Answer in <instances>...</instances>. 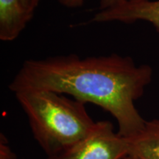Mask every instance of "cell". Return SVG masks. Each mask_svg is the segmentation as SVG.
<instances>
[{
	"mask_svg": "<svg viewBox=\"0 0 159 159\" xmlns=\"http://www.w3.org/2000/svg\"><path fill=\"white\" fill-rule=\"evenodd\" d=\"M153 71L148 64L137 65L130 56L113 53L81 57L75 54L25 61L8 85L12 92L47 90L71 95L91 102L116 119L118 134L136 136L144 120L135 101L152 82Z\"/></svg>",
	"mask_w": 159,
	"mask_h": 159,
	"instance_id": "1",
	"label": "cell"
},
{
	"mask_svg": "<svg viewBox=\"0 0 159 159\" xmlns=\"http://www.w3.org/2000/svg\"><path fill=\"white\" fill-rule=\"evenodd\" d=\"M15 157L9 147L5 145V142L1 140V159H16Z\"/></svg>",
	"mask_w": 159,
	"mask_h": 159,
	"instance_id": "8",
	"label": "cell"
},
{
	"mask_svg": "<svg viewBox=\"0 0 159 159\" xmlns=\"http://www.w3.org/2000/svg\"><path fill=\"white\" fill-rule=\"evenodd\" d=\"M130 1H136V0H130Z\"/></svg>",
	"mask_w": 159,
	"mask_h": 159,
	"instance_id": "11",
	"label": "cell"
},
{
	"mask_svg": "<svg viewBox=\"0 0 159 159\" xmlns=\"http://www.w3.org/2000/svg\"><path fill=\"white\" fill-rule=\"evenodd\" d=\"M33 16L21 0H0V40L8 42L16 39Z\"/></svg>",
	"mask_w": 159,
	"mask_h": 159,
	"instance_id": "5",
	"label": "cell"
},
{
	"mask_svg": "<svg viewBox=\"0 0 159 159\" xmlns=\"http://www.w3.org/2000/svg\"><path fill=\"white\" fill-rule=\"evenodd\" d=\"M128 154V139L115 133L111 122L100 121L82 140L48 159H123Z\"/></svg>",
	"mask_w": 159,
	"mask_h": 159,
	"instance_id": "3",
	"label": "cell"
},
{
	"mask_svg": "<svg viewBox=\"0 0 159 159\" xmlns=\"http://www.w3.org/2000/svg\"><path fill=\"white\" fill-rule=\"evenodd\" d=\"M123 159H140V158H138V157L134 156V155H130V154H129L127 156H125Z\"/></svg>",
	"mask_w": 159,
	"mask_h": 159,
	"instance_id": "10",
	"label": "cell"
},
{
	"mask_svg": "<svg viewBox=\"0 0 159 159\" xmlns=\"http://www.w3.org/2000/svg\"><path fill=\"white\" fill-rule=\"evenodd\" d=\"M21 2L27 11L34 13L41 0H21Z\"/></svg>",
	"mask_w": 159,
	"mask_h": 159,
	"instance_id": "9",
	"label": "cell"
},
{
	"mask_svg": "<svg viewBox=\"0 0 159 159\" xmlns=\"http://www.w3.org/2000/svg\"><path fill=\"white\" fill-rule=\"evenodd\" d=\"M15 96L28 118L35 139L49 157L82 140L96 124L85 103L54 91L27 90Z\"/></svg>",
	"mask_w": 159,
	"mask_h": 159,
	"instance_id": "2",
	"label": "cell"
},
{
	"mask_svg": "<svg viewBox=\"0 0 159 159\" xmlns=\"http://www.w3.org/2000/svg\"><path fill=\"white\" fill-rule=\"evenodd\" d=\"M137 21L150 23L159 33V0H123L100 9L91 20L92 22L131 24Z\"/></svg>",
	"mask_w": 159,
	"mask_h": 159,
	"instance_id": "4",
	"label": "cell"
},
{
	"mask_svg": "<svg viewBox=\"0 0 159 159\" xmlns=\"http://www.w3.org/2000/svg\"><path fill=\"white\" fill-rule=\"evenodd\" d=\"M127 139L130 155L140 159H159L158 119L146 121L144 128L139 134Z\"/></svg>",
	"mask_w": 159,
	"mask_h": 159,
	"instance_id": "6",
	"label": "cell"
},
{
	"mask_svg": "<svg viewBox=\"0 0 159 159\" xmlns=\"http://www.w3.org/2000/svg\"><path fill=\"white\" fill-rule=\"evenodd\" d=\"M120 1H123V0H101L99 10L105 8L112 4ZM57 2L60 5L63 7H68V8H77L83 5L85 0H57Z\"/></svg>",
	"mask_w": 159,
	"mask_h": 159,
	"instance_id": "7",
	"label": "cell"
}]
</instances>
